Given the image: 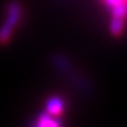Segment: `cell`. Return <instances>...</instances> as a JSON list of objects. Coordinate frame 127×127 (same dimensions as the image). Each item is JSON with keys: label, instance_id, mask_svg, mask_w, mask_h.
I'll use <instances>...</instances> for the list:
<instances>
[{"label": "cell", "instance_id": "obj_3", "mask_svg": "<svg viewBox=\"0 0 127 127\" xmlns=\"http://www.w3.org/2000/svg\"><path fill=\"white\" fill-rule=\"evenodd\" d=\"M34 127H61V124H60L58 117H53V115L44 112L38 117Z\"/></svg>", "mask_w": 127, "mask_h": 127}, {"label": "cell", "instance_id": "obj_4", "mask_svg": "<svg viewBox=\"0 0 127 127\" xmlns=\"http://www.w3.org/2000/svg\"><path fill=\"white\" fill-rule=\"evenodd\" d=\"M100 1H101L109 11L115 8V7L119 6V5L124 4V2H127V0H100Z\"/></svg>", "mask_w": 127, "mask_h": 127}, {"label": "cell", "instance_id": "obj_2", "mask_svg": "<svg viewBox=\"0 0 127 127\" xmlns=\"http://www.w3.org/2000/svg\"><path fill=\"white\" fill-rule=\"evenodd\" d=\"M64 108H65V102L58 95H53L46 101L45 112L51 114V115H53V117L61 115L64 112Z\"/></svg>", "mask_w": 127, "mask_h": 127}, {"label": "cell", "instance_id": "obj_1", "mask_svg": "<svg viewBox=\"0 0 127 127\" xmlns=\"http://www.w3.org/2000/svg\"><path fill=\"white\" fill-rule=\"evenodd\" d=\"M23 17V7L18 1H9L6 6L5 23L0 27V42L5 44L11 39L14 30Z\"/></svg>", "mask_w": 127, "mask_h": 127}]
</instances>
